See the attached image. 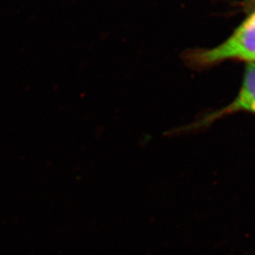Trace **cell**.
<instances>
[{
	"instance_id": "1",
	"label": "cell",
	"mask_w": 255,
	"mask_h": 255,
	"mask_svg": "<svg viewBox=\"0 0 255 255\" xmlns=\"http://www.w3.org/2000/svg\"><path fill=\"white\" fill-rule=\"evenodd\" d=\"M200 66H209L227 59L255 62V12L226 42L212 49L199 51L194 56Z\"/></svg>"
},
{
	"instance_id": "2",
	"label": "cell",
	"mask_w": 255,
	"mask_h": 255,
	"mask_svg": "<svg viewBox=\"0 0 255 255\" xmlns=\"http://www.w3.org/2000/svg\"><path fill=\"white\" fill-rule=\"evenodd\" d=\"M243 111L255 115V62H248L247 64L244 75L243 83L236 100L221 111H216L204 119L199 126H206L222 116Z\"/></svg>"
}]
</instances>
